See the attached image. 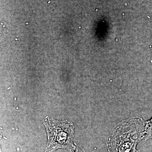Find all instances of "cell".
<instances>
[{"instance_id":"obj_1","label":"cell","mask_w":152,"mask_h":152,"mask_svg":"<svg viewBox=\"0 0 152 152\" xmlns=\"http://www.w3.org/2000/svg\"><path fill=\"white\" fill-rule=\"evenodd\" d=\"M146 121L136 117L124 120L115 127L107 141L109 152H138V143L144 139Z\"/></svg>"},{"instance_id":"obj_2","label":"cell","mask_w":152,"mask_h":152,"mask_svg":"<svg viewBox=\"0 0 152 152\" xmlns=\"http://www.w3.org/2000/svg\"><path fill=\"white\" fill-rule=\"evenodd\" d=\"M48 134V141L45 152H52L64 148L75 152L77 147L75 142V127L68 121H59L49 117L44 121Z\"/></svg>"},{"instance_id":"obj_3","label":"cell","mask_w":152,"mask_h":152,"mask_svg":"<svg viewBox=\"0 0 152 152\" xmlns=\"http://www.w3.org/2000/svg\"><path fill=\"white\" fill-rule=\"evenodd\" d=\"M152 139V118L146 121L145 134L144 140H145Z\"/></svg>"},{"instance_id":"obj_4","label":"cell","mask_w":152,"mask_h":152,"mask_svg":"<svg viewBox=\"0 0 152 152\" xmlns=\"http://www.w3.org/2000/svg\"><path fill=\"white\" fill-rule=\"evenodd\" d=\"M75 152H85L84 150L80 147H77Z\"/></svg>"}]
</instances>
